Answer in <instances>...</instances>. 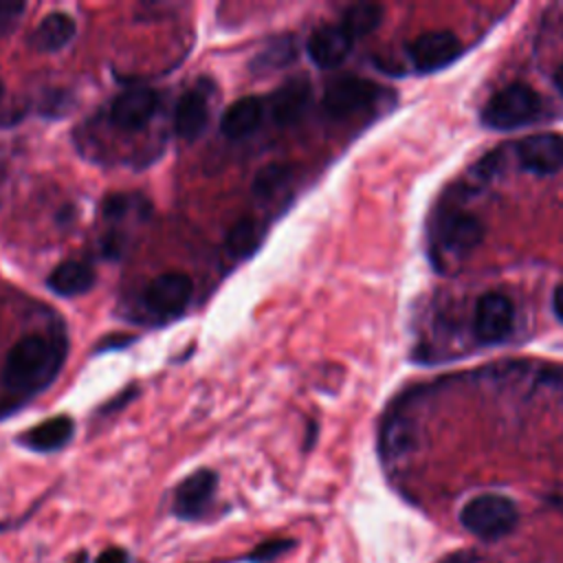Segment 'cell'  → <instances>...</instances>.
Listing matches in <instances>:
<instances>
[{"instance_id": "obj_8", "label": "cell", "mask_w": 563, "mask_h": 563, "mask_svg": "<svg viewBox=\"0 0 563 563\" xmlns=\"http://www.w3.org/2000/svg\"><path fill=\"white\" fill-rule=\"evenodd\" d=\"M515 323L512 301L501 292H486L475 306L473 332L482 343L504 341Z\"/></svg>"}, {"instance_id": "obj_2", "label": "cell", "mask_w": 563, "mask_h": 563, "mask_svg": "<svg viewBox=\"0 0 563 563\" xmlns=\"http://www.w3.org/2000/svg\"><path fill=\"white\" fill-rule=\"evenodd\" d=\"M539 114V95L526 84H510L488 99L482 112V121L495 130H512L534 121Z\"/></svg>"}, {"instance_id": "obj_11", "label": "cell", "mask_w": 563, "mask_h": 563, "mask_svg": "<svg viewBox=\"0 0 563 563\" xmlns=\"http://www.w3.org/2000/svg\"><path fill=\"white\" fill-rule=\"evenodd\" d=\"M354 44V37L343 29V24H323L308 37V55L319 68L339 66Z\"/></svg>"}, {"instance_id": "obj_15", "label": "cell", "mask_w": 563, "mask_h": 563, "mask_svg": "<svg viewBox=\"0 0 563 563\" xmlns=\"http://www.w3.org/2000/svg\"><path fill=\"white\" fill-rule=\"evenodd\" d=\"M264 99L255 97V95H246L238 101H233L227 112L222 114L220 128L222 134L229 139H242L249 136L251 132H255L264 119Z\"/></svg>"}, {"instance_id": "obj_29", "label": "cell", "mask_w": 563, "mask_h": 563, "mask_svg": "<svg viewBox=\"0 0 563 563\" xmlns=\"http://www.w3.org/2000/svg\"><path fill=\"white\" fill-rule=\"evenodd\" d=\"M101 251H103V255H106V257L114 260V257H119V253L123 251V240H121L117 233H112V235L103 238V242H101Z\"/></svg>"}, {"instance_id": "obj_20", "label": "cell", "mask_w": 563, "mask_h": 563, "mask_svg": "<svg viewBox=\"0 0 563 563\" xmlns=\"http://www.w3.org/2000/svg\"><path fill=\"white\" fill-rule=\"evenodd\" d=\"M413 446V424L400 413H394L385 420L380 431V451L387 460L405 455Z\"/></svg>"}, {"instance_id": "obj_31", "label": "cell", "mask_w": 563, "mask_h": 563, "mask_svg": "<svg viewBox=\"0 0 563 563\" xmlns=\"http://www.w3.org/2000/svg\"><path fill=\"white\" fill-rule=\"evenodd\" d=\"M548 501H550V506H554L556 510L563 512V484L556 486V488L548 495Z\"/></svg>"}, {"instance_id": "obj_26", "label": "cell", "mask_w": 563, "mask_h": 563, "mask_svg": "<svg viewBox=\"0 0 563 563\" xmlns=\"http://www.w3.org/2000/svg\"><path fill=\"white\" fill-rule=\"evenodd\" d=\"M26 4L15 0H0V33H9L15 29L24 13Z\"/></svg>"}, {"instance_id": "obj_10", "label": "cell", "mask_w": 563, "mask_h": 563, "mask_svg": "<svg viewBox=\"0 0 563 563\" xmlns=\"http://www.w3.org/2000/svg\"><path fill=\"white\" fill-rule=\"evenodd\" d=\"M517 158L528 172L554 174L563 167V136L554 132L526 136L517 143Z\"/></svg>"}, {"instance_id": "obj_35", "label": "cell", "mask_w": 563, "mask_h": 563, "mask_svg": "<svg viewBox=\"0 0 563 563\" xmlns=\"http://www.w3.org/2000/svg\"><path fill=\"white\" fill-rule=\"evenodd\" d=\"M2 97H4V84H2V79H0V101H2Z\"/></svg>"}, {"instance_id": "obj_6", "label": "cell", "mask_w": 563, "mask_h": 563, "mask_svg": "<svg viewBox=\"0 0 563 563\" xmlns=\"http://www.w3.org/2000/svg\"><path fill=\"white\" fill-rule=\"evenodd\" d=\"M216 486H218V475L211 468L194 471L176 486L172 512L183 521L200 519L213 501Z\"/></svg>"}, {"instance_id": "obj_34", "label": "cell", "mask_w": 563, "mask_h": 563, "mask_svg": "<svg viewBox=\"0 0 563 563\" xmlns=\"http://www.w3.org/2000/svg\"><path fill=\"white\" fill-rule=\"evenodd\" d=\"M86 561H88V556H86V552L81 550V552L75 556V561H73V563H86Z\"/></svg>"}, {"instance_id": "obj_13", "label": "cell", "mask_w": 563, "mask_h": 563, "mask_svg": "<svg viewBox=\"0 0 563 563\" xmlns=\"http://www.w3.org/2000/svg\"><path fill=\"white\" fill-rule=\"evenodd\" d=\"M312 88L306 77H292L284 81L271 97V117L277 125L297 123L310 106Z\"/></svg>"}, {"instance_id": "obj_33", "label": "cell", "mask_w": 563, "mask_h": 563, "mask_svg": "<svg viewBox=\"0 0 563 563\" xmlns=\"http://www.w3.org/2000/svg\"><path fill=\"white\" fill-rule=\"evenodd\" d=\"M471 559L468 556H464V554H455V556H451V559H446L444 563H468Z\"/></svg>"}, {"instance_id": "obj_9", "label": "cell", "mask_w": 563, "mask_h": 563, "mask_svg": "<svg viewBox=\"0 0 563 563\" xmlns=\"http://www.w3.org/2000/svg\"><path fill=\"white\" fill-rule=\"evenodd\" d=\"M460 40L451 31H429L409 44V57L420 73L449 66L460 55Z\"/></svg>"}, {"instance_id": "obj_7", "label": "cell", "mask_w": 563, "mask_h": 563, "mask_svg": "<svg viewBox=\"0 0 563 563\" xmlns=\"http://www.w3.org/2000/svg\"><path fill=\"white\" fill-rule=\"evenodd\" d=\"M158 92L154 88H128L114 97L110 106V121L117 130L139 132L158 110Z\"/></svg>"}, {"instance_id": "obj_28", "label": "cell", "mask_w": 563, "mask_h": 563, "mask_svg": "<svg viewBox=\"0 0 563 563\" xmlns=\"http://www.w3.org/2000/svg\"><path fill=\"white\" fill-rule=\"evenodd\" d=\"M130 552L125 548H119V545H112V548H106L95 563H130Z\"/></svg>"}, {"instance_id": "obj_30", "label": "cell", "mask_w": 563, "mask_h": 563, "mask_svg": "<svg viewBox=\"0 0 563 563\" xmlns=\"http://www.w3.org/2000/svg\"><path fill=\"white\" fill-rule=\"evenodd\" d=\"M552 308H554V314L563 321V284L554 290V297H552Z\"/></svg>"}, {"instance_id": "obj_16", "label": "cell", "mask_w": 563, "mask_h": 563, "mask_svg": "<svg viewBox=\"0 0 563 563\" xmlns=\"http://www.w3.org/2000/svg\"><path fill=\"white\" fill-rule=\"evenodd\" d=\"M484 238L482 222L471 213H449L440 222V240L453 253L473 251Z\"/></svg>"}, {"instance_id": "obj_18", "label": "cell", "mask_w": 563, "mask_h": 563, "mask_svg": "<svg viewBox=\"0 0 563 563\" xmlns=\"http://www.w3.org/2000/svg\"><path fill=\"white\" fill-rule=\"evenodd\" d=\"M75 31L77 24L68 13L53 11L35 26L31 35V46L40 53H55L75 37Z\"/></svg>"}, {"instance_id": "obj_27", "label": "cell", "mask_w": 563, "mask_h": 563, "mask_svg": "<svg viewBox=\"0 0 563 563\" xmlns=\"http://www.w3.org/2000/svg\"><path fill=\"white\" fill-rule=\"evenodd\" d=\"M539 380H541L545 387H550L552 391H556V394L563 398V367H561V365L543 369V372H541V376H539Z\"/></svg>"}, {"instance_id": "obj_21", "label": "cell", "mask_w": 563, "mask_h": 563, "mask_svg": "<svg viewBox=\"0 0 563 563\" xmlns=\"http://www.w3.org/2000/svg\"><path fill=\"white\" fill-rule=\"evenodd\" d=\"M380 18H383L380 4L358 2V4H352L350 9H345L341 24L352 37H363L380 24Z\"/></svg>"}, {"instance_id": "obj_17", "label": "cell", "mask_w": 563, "mask_h": 563, "mask_svg": "<svg viewBox=\"0 0 563 563\" xmlns=\"http://www.w3.org/2000/svg\"><path fill=\"white\" fill-rule=\"evenodd\" d=\"M97 277L90 264L86 262H77V260H68L57 264L51 275L46 277V286L59 295V297H77L88 292L95 286Z\"/></svg>"}, {"instance_id": "obj_1", "label": "cell", "mask_w": 563, "mask_h": 563, "mask_svg": "<svg viewBox=\"0 0 563 563\" xmlns=\"http://www.w3.org/2000/svg\"><path fill=\"white\" fill-rule=\"evenodd\" d=\"M517 506L504 495H477L460 510L462 526L486 541L501 539L517 526Z\"/></svg>"}, {"instance_id": "obj_12", "label": "cell", "mask_w": 563, "mask_h": 563, "mask_svg": "<svg viewBox=\"0 0 563 563\" xmlns=\"http://www.w3.org/2000/svg\"><path fill=\"white\" fill-rule=\"evenodd\" d=\"M209 123V95L200 86L180 95L174 110V130L180 141L194 143Z\"/></svg>"}, {"instance_id": "obj_14", "label": "cell", "mask_w": 563, "mask_h": 563, "mask_svg": "<svg viewBox=\"0 0 563 563\" xmlns=\"http://www.w3.org/2000/svg\"><path fill=\"white\" fill-rule=\"evenodd\" d=\"M75 433V424H73V418L68 416H53V418H46L42 420L40 424L31 427L29 431H24L18 442L35 453H53V451H59L64 449L70 438Z\"/></svg>"}, {"instance_id": "obj_23", "label": "cell", "mask_w": 563, "mask_h": 563, "mask_svg": "<svg viewBox=\"0 0 563 563\" xmlns=\"http://www.w3.org/2000/svg\"><path fill=\"white\" fill-rule=\"evenodd\" d=\"M290 172L292 169L288 163H268V165L260 167L251 183L253 196L260 200L271 198L277 189H282L286 185V180L290 178Z\"/></svg>"}, {"instance_id": "obj_3", "label": "cell", "mask_w": 563, "mask_h": 563, "mask_svg": "<svg viewBox=\"0 0 563 563\" xmlns=\"http://www.w3.org/2000/svg\"><path fill=\"white\" fill-rule=\"evenodd\" d=\"M51 363V345L40 334H26L11 345L2 367V380L11 389H24L44 376Z\"/></svg>"}, {"instance_id": "obj_24", "label": "cell", "mask_w": 563, "mask_h": 563, "mask_svg": "<svg viewBox=\"0 0 563 563\" xmlns=\"http://www.w3.org/2000/svg\"><path fill=\"white\" fill-rule=\"evenodd\" d=\"M290 548H295V541L292 539H282V537H275V539H266L262 541L260 545H255L249 556H244L246 563H271L275 561L277 556H282L284 552H288Z\"/></svg>"}, {"instance_id": "obj_19", "label": "cell", "mask_w": 563, "mask_h": 563, "mask_svg": "<svg viewBox=\"0 0 563 563\" xmlns=\"http://www.w3.org/2000/svg\"><path fill=\"white\" fill-rule=\"evenodd\" d=\"M297 59V40L292 33L275 35L266 42V46L251 59L249 68L255 75H266L279 68H286Z\"/></svg>"}, {"instance_id": "obj_25", "label": "cell", "mask_w": 563, "mask_h": 563, "mask_svg": "<svg viewBox=\"0 0 563 563\" xmlns=\"http://www.w3.org/2000/svg\"><path fill=\"white\" fill-rule=\"evenodd\" d=\"M134 209V198L128 194H108L101 202V213L106 220H121Z\"/></svg>"}, {"instance_id": "obj_5", "label": "cell", "mask_w": 563, "mask_h": 563, "mask_svg": "<svg viewBox=\"0 0 563 563\" xmlns=\"http://www.w3.org/2000/svg\"><path fill=\"white\" fill-rule=\"evenodd\" d=\"M378 97V86L358 79V77H343L328 86L321 106L323 112L332 119H347L352 114H358L361 110H367Z\"/></svg>"}, {"instance_id": "obj_4", "label": "cell", "mask_w": 563, "mask_h": 563, "mask_svg": "<svg viewBox=\"0 0 563 563\" xmlns=\"http://www.w3.org/2000/svg\"><path fill=\"white\" fill-rule=\"evenodd\" d=\"M194 297V282L187 273L169 271L150 282L143 292V303L158 317H178Z\"/></svg>"}, {"instance_id": "obj_22", "label": "cell", "mask_w": 563, "mask_h": 563, "mask_svg": "<svg viewBox=\"0 0 563 563\" xmlns=\"http://www.w3.org/2000/svg\"><path fill=\"white\" fill-rule=\"evenodd\" d=\"M257 244H260V229L253 218L238 220L227 233V251L238 260L255 253Z\"/></svg>"}, {"instance_id": "obj_32", "label": "cell", "mask_w": 563, "mask_h": 563, "mask_svg": "<svg viewBox=\"0 0 563 563\" xmlns=\"http://www.w3.org/2000/svg\"><path fill=\"white\" fill-rule=\"evenodd\" d=\"M554 84H556V88H559V92L563 95V64L556 68V73H554Z\"/></svg>"}]
</instances>
